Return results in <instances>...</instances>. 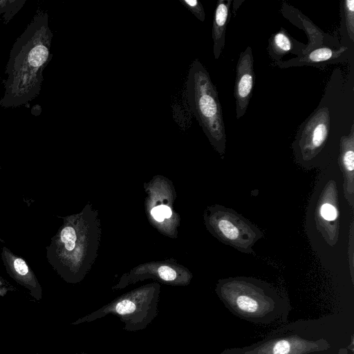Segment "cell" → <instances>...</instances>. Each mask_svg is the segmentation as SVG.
I'll use <instances>...</instances> for the list:
<instances>
[{"label": "cell", "instance_id": "9c48e42d", "mask_svg": "<svg viewBox=\"0 0 354 354\" xmlns=\"http://www.w3.org/2000/svg\"><path fill=\"white\" fill-rule=\"evenodd\" d=\"M306 44H304L292 37L283 28L274 33L268 40V52L270 57L277 62L281 61L288 53L303 55Z\"/></svg>", "mask_w": 354, "mask_h": 354}, {"label": "cell", "instance_id": "52a82bcc", "mask_svg": "<svg viewBox=\"0 0 354 354\" xmlns=\"http://www.w3.org/2000/svg\"><path fill=\"white\" fill-rule=\"evenodd\" d=\"M347 50V48L344 46L334 48L328 46H323L308 52L304 55L296 57L288 61L274 62L272 65L281 68L304 66L322 68L329 64L342 62Z\"/></svg>", "mask_w": 354, "mask_h": 354}, {"label": "cell", "instance_id": "e0dca14e", "mask_svg": "<svg viewBox=\"0 0 354 354\" xmlns=\"http://www.w3.org/2000/svg\"><path fill=\"white\" fill-rule=\"evenodd\" d=\"M136 304L128 299H124L119 302L115 307V311L120 315H126L135 311Z\"/></svg>", "mask_w": 354, "mask_h": 354}, {"label": "cell", "instance_id": "277c9868", "mask_svg": "<svg viewBox=\"0 0 354 354\" xmlns=\"http://www.w3.org/2000/svg\"><path fill=\"white\" fill-rule=\"evenodd\" d=\"M330 125L328 107L317 108L299 127L293 142L297 156L302 160H310L324 147Z\"/></svg>", "mask_w": 354, "mask_h": 354}, {"label": "cell", "instance_id": "4fadbf2b", "mask_svg": "<svg viewBox=\"0 0 354 354\" xmlns=\"http://www.w3.org/2000/svg\"><path fill=\"white\" fill-rule=\"evenodd\" d=\"M26 0H0V15H3V22L7 24L20 10Z\"/></svg>", "mask_w": 354, "mask_h": 354}, {"label": "cell", "instance_id": "7a4b0ae2", "mask_svg": "<svg viewBox=\"0 0 354 354\" xmlns=\"http://www.w3.org/2000/svg\"><path fill=\"white\" fill-rule=\"evenodd\" d=\"M186 88L191 111L210 143L221 155L224 154L227 138L218 91L198 59L189 68Z\"/></svg>", "mask_w": 354, "mask_h": 354}, {"label": "cell", "instance_id": "8992f818", "mask_svg": "<svg viewBox=\"0 0 354 354\" xmlns=\"http://www.w3.org/2000/svg\"><path fill=\"white\" fill-rule=\"evenodd\" d=\"M254 59L250 46L241 52L236 66L234 96L236 118L244 115L251 99L254 86Z\"/></svg>", "mask_w": 354, "mask_h": 354}, {"label": "cell", "instance_id": "ba28073f", "mask_svg": "<svg viewBox=\"0 0 354 354\" xmlns=\"http://www.w3.org/2000/svg\"><path fill=\"white\" fill-rule=\"evenodd\" d=\"M339 164L344 176V190L346 199L351 207L354 206V124L350 133L343 136L339 141Z\"/></svg>", "mask_w": 354, "mask_h": 354}, {"label": "cell", "instance_id": "30bf717a", "mask_svg": "<svg viewBox=\"0 0 354 354\" xmlns=\"http://www.w3.org/2000/svg\"><path fill=\"white\" fill-rule=\"evenodd\" d=\"M231 0H218L212 24L213 52L215 59L221 56L225 46L227 26L231 17Z\"/></svg>", "mask_w": 354, "mask_h": 354}, {"label": "cell", "instance_id": "8fae6325", "mask_svg": "<svg viewBox=\"0 0 354 354\" xmlns=\"http://www.w3.org/2000/svg\"><path fill=\"white\" fill-rule=\"evenodd\" d=\"M1 257L7 272L15 280L33 288L37 285L34 272L22 257L6 246L2 248Z\"/></svg>", "mask_w": 354, "mask_h": 354}, {"label": "cell", "instance_id": "3957f363", "mask_svg": "<svg viewBox=\"0 0 354 354\" xmlns=\"http://www.w3.org/2000/svg\"><path fill=\"white\" fill-rule=\"evenodd\" d=\"M220 207L211 218L216 235L242 252H252V247L262 236L260 230L233 210Z\"/></svg>", "mask_w": 354, "mask_h": 354}, {"label": "cell", "instance_id": "ac0fdd59", "mask_svg": "<svg viewBox=\"0 0 354 354\" xmlns=\"http://www.w3.org/2000/svg\"><path fill=\"white\" fill-rule=\"evenodd\" d=\"M290 350V343L285 339L276 342L272 348V354H288Z\"/></svg>", "mask_w": 354, "mask_h": 354}, {"label": "cell", "instance_id": "44dd1931", "mask_svg": "<svg viewBox=\"0 0 354 354\" xmlns=\"http://www.w3.org/2000/svg\"><path fill=\"white\" fill-rule=\"evenodd\" d=\"M160 206H161L165 218H169L171 215V209L166 205H160Z\"/></svg>", "mask_w": 354, "mask_h": 354}, {"label": "cell", "instance_id": "7c38bea8", "mask_svg": "<svg viewBox=\"0 0 354 354\" xmlns=\"http://www.w3.org/2000/svg\"><path fill=\"white\" fill-rule=\"evenodd\" d=\"M282 12L285 17H294L293 20H290L292 23L299 22V24H295V25L300 28H303L308 36V43L306 44L303 55L324 46V32L307 18L306 16L289 5H285L283 7Z\"/></svg>", "mask_w": 354, "mask_h": 354}, {"label": "cell", "instance_id": "ffe728a7", "mask_svg": "<svg viewBox=\"0 0 354 354\" xmlns=\"http://www.w3.org/2000/svg\"><path fill=\"white\" fill-rule=\"evenodd\" d=\"M151 214L158 221H162L165 218L160 205L153 207L151 210Z\"/></svg>", "mask_w": 354, "mask_h": 354}, {"label": "cell", "instance_id": "7402d4cb", "mask_svg": "<svg viewBox=\"0 0 354 354\" xmlns=\"http://www.w3.org/2000/svg\"><path fill=\"white\" fill-rule=\"evenodd\" d=\"M1 164H0V171H1Z\"/></svg>", "mask_w": 354, "mask_h": 354}, {"label": "cell", "instance_id": "d6986e66", "mask_svg": "<svg viewBox=\"0 0 354 354\" xmlns=\"http://www.w3.org/2000/svg\"><path fill=\"white\" fill-rule=\"evenodd\" d=\"M158 272L160 277L165 281H172L176 277V271L169 266H161Z\"/></svg>", "mask_w": 354, "mask_h": 354}, {"label": "cell", "instance_id": "5bb4252c", "mask_svg": "<svg viewBox=\"0 0 354 354\" xmlns=\"http://www.w3.org/2000/svg\"><path fill=\"white\" fill-rule=\"evenodd\" d=\"M342 3L347 32L350 39L354 41V1L346 0Z\"/></svg>", "mask_w": 354, "mask_h": 354}, {"label": "cell", "instance_id": "6da1fadb", "mask_svg": "<svg viewBox=\"0 0 354 354\" xmlns=\"http://www.w3.org/2000/svg\"><path fill=\"white\" fill-rule=\"evenodd\" d=\"M52 39L47 12H37L10 49L1 106L26 105L39 94L44 71L52 58Z\"/></svg>", "mask_w": 354, "mask_h": 354}, {"label": "cell", "instance_id": "9a60e30c", "mask_svg": "<svg viewBox=\"0 0 354 354\" xmlns=\"http://www.w3.org/2000/svg\"><path fill=\"white\" fill-rule=\"evenodd\" d=\"M236 302L239 309L247 313H254L259 307L257 301L247 295L239 296Z\"/></svg>", "mask_w": 354, "mask_h": 354}, {"label": "cell", "instance_id": "2e32d148", "mask_svg": "<svg viewBox=\"0 0 354 354\" xmlns=\"http://www.w3.org/2000/svg\"><path fill=\"white\" fill-rule=\"evenodd\" d=\"M180 1L198 19L201 21H204L205 13L200 1L197 0H180Z\"/></svg>", "mask_w": 354, "mask_h": 354}, {"label": "cell", "instance_id": "5b68a950", "mask_svg": "<svg viewBox=\"0 0 354 354\" xmlns=\"http://www.w3.org/2000/svg\"><path fill=\"white\" fill-rule=\"evenodd\" d=\"M335 185L334 181L328 183L319 198L315 212L317 229L330 245L336 243L339 230V211Z\"/></svg>", "mask_w": 354, "mask_h": 354}]
</instances>
